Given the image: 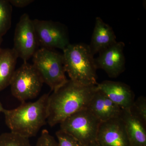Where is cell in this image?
<instances>
[{
  "instance_id": "obj_1",
  "label": "cell",
  "mask_w": 146,
  "mask_h": 146,
  "mask_svg": "<svg viewBox=\"0 0 146 146\" xmlns=\"http://www.w3.org/2000/svg\"><path fill=\"white\" fill-rule=\"evenodd\" d=\"M97 85L85 86L70 80L49 95L47 122L51 127L60 124L79 111L87 109Z\"/></svg>"
},
{
  "instance_id": "obj_2",
  "label": "cell",
  "mask_w": 146,
  "mask_h": 146,
  "mask_svg": "<svg viewBox=\"0 0 146 146\" xmlns=\"http://www.w3.org/2000/svg\"><path fill=\"white\" fill-rule=\"evenodd\" d=\"M49 95L44 94L35 102L22 103L14 109L4 108L3 113L10 132L29 139L36 136L47 123Z\"/></svg>"
},
{
  "instance_id": "obj_3",
  "label": "cell",
  "mask_w": 146,
  "mask_h": 146,
  "mask_svg": "<svg viewBox=\"0 0 146 146\" xmlns=\"http://www.w3.org/2000/svg\"><path fill=\"white\" fill-rule=\"evenodd\" d=\"M62 54L65 72L71 80L85 86L98 84L95 58L89 45L70 44Z\"/></svg>"
},
{
  "instance_id": "obj_4",
  "label": "cell",
  "mask_w": 146,
  "mask_h": 146,
  "mask_svg": "<svg viewBox=\"0 0 146 146\" xmlns=\"http://www.w3.org/2000/svg\"><path fill=\"white\" fill-rule=\"evenodd\" d=\"M33 61L43 82L52 91H55L68 82L63 54L53 49L40 48L33 56Z\"/></svg>"
},
{
  "instance_id": "obj_5",
  "label": "cell",
  "mask_w": 146,
  "mask_h": 146,
  "mask_svg": "<svg viewBox=\"0 0 146 146\" xmlns=\"http://www.w3.org/2000/svg\"><path fill=\"white\" fill-rule=\"evenodd\" d=\"M44 83L33 65L25 62L15 70L9 86L13 97L23 103L37 97Z\"/></svg>"
},
{
  "instance_id": "obj_6",
  "label": "cell",
  "mask_w": 146,
  "mask_h": 146,
  "mask_svg": "<svg viewBox=\"0 0 146 146\" xmlns=\"http://www.w3.org/2000/svg\"><path fill=\"white\" fill-rule=\"evenodd\" d=\"M100 123L87 108L65 119L60 124V129L71 134L84 146H88L96 143Z\"/></svg>"
},
{
  "instance_id": "obj_7",
  "label": "cell",
  "mask_w": 146,
  "mask_h": 146,
  "mask_svg": "<svg viewBox=\"0 0 146 146\" xmlns=\"http://www.w3.org/2000/svg\"><path fill=\"white\" fill-rule=\"evenodd\" d=\"M37 43L42 48L64 50L70 44L68 31L58 22L38 19L33 20Z\"/></svg>"
},
{
  "instance_id": "obj_8",
  "label": "cell",
  "mask_w": 146,
  "mask_h": 146,
  "mask_svg": "<svg viewBox=\"0 0 146 146\" xmlns=\"http://www.w3.org/2000/svg\"><path fill=\"white\" fill-rule=\"evenodd\" d=\"M38 46L33 20L24 13L16 25L13 49L18 57L27 62L38 50Z\"/></svg>"
},
{
  "instance_id": "obj_9",
  "label": "cell",
  "mask_w": 146,
  "mask_h": 146,
  "mask_svg": "<svg viewBox=\"0 0 146 146\" xmlns=\"http://www.w3.org/2000/svg\"><path fill=\"white\" fill-rule=\"evenodd\" d=\"M125 46L123 42H117L100 52L95 59L97 69L103 70L111 78H116L123 72L125 69Z\"/></svg>"
},
{
  "instance_id": "obj_10",
  "label": "cell",
  "mask_w": 146,
  "mask_h": 146,
  "mask_svg": "<svg viewBox=\"0 0 146 146\" xmlns=\"http://www.w3.org/2000/svg\"><path fill=\"white\" fill-rule=\"evenodd\" d=\"M96 143L99 146H130L124 124L120 117L101 122Z\"/></svg>"
},
{
  "instance_id": "obj_11",
  "label": "cell",
  "mask_w": 146,
  "mask_h": 146,
  "mask_svg": "<svg viewBox=\"0 0 146 146\" xmlns=\"http://www.w3.org/2000/svg\"><path fill=\"white\" fill-rule=\"evenodd\" d=\"M96 86L97 89L123 110H130L134 101V94L127 84L120 82L105 80L98 83Z\"/></svg>"
},
{
  "instance_id": "obj_12",
  "label": "cell",
  "mask_w": 146,
  "mask_h": 146,
  "mask_svg": "<svg viewBox=\"0 0 146 146\" xmlns=\"http://www.w3.org/2000/svg\"><path fill=\"white\" fill-rule=\"evenodd\" d=\"M88 109L101 122L119 117L122 111L119 106L97 89Z\"/></svg>"
},
{
  "instance_id": "obj_13",
  "label": "cell",
  "mask_w": 146,
  "mask_h": 146,
  "mask_svg": "<svg viewBox=\"0 0 146 146\" xmlns=\"http://www.w3.org/2000/svg\"><path fill=\"white\" fill-rule=\"evenodd\" d=\"M123 120L130 146H146V124L130 110H123Z\"/></svg>"
},
{
  "instance_id": "obj_14",
  "label": "cell",
  "mask_w": 146,
  "mask_h": 146,
  "mask_svg": "<svg viewBox=\"0 0 146 146\" xmlns=\"http://www.w3.org/2000/svg\"><path fill=\"white\" fill-rule=\"evenodd\" d=\"M116 36L113 29L99 17L96 19L95 27L91 37L89 48L93 55L115 44Z\"/></svg>"
},
{
  "instance_id": "obj_15",
  "label": "cell",
  "mask_w": 146,
  "mask_h": 146,
  "mask_svg": "<svg viewBox=\"0 0 146 146\" xmlns=\"http://www.w3.org/2000/svg\"><path fill=\"white\" fill-rule=\"evenodd\" d=\"M18 58L13 48L0 50V91L10 85Z\"/></svg>"
},
{
  "instance_id": "obj_16",
  "label": "cell",
  "mask_w": 146,
  "mask_h": 146,
  "mask_svg": "<svg viewBox=\"0 0 146 146\" xmlns=\"http://www.w3.org/2000/svg\"><path fill=\"white\" fill-rule=\"evenodd\" d=\"M12 5L8 1L0 0V36L5 35L11 27Z\"/></svg>"
},
{
  "instance_id": "obj_17",
  "label": "cell",
  "mask_w": 146,
  "mask_h": 146,
  "mask_svg": "<svg viewBox=\"0 0 146 146\" xmlns=\"http://www.w3.org/2000/svg\"><path fill=\"white\" fill-rule=\"evenodd\" d=\"M0 146H31V145L29 138L9 132L0 135Z\"/></svg>"
},
{
  "instance_id": "obj_18",
  "label": "cell",
  "mask_w": 146,
  "mask_h": 146,
  "mask_svg": "<svg viewBox=\"0 0 146 146\" xmlns=\"http://www.w3.org/2000/svg\"><path fill=\"white\" fill-rule=\"evenodd\" d=\"M56 136L57 146H84L74 137L61 129L56 132Z\"/></svg>"
},
{
  "instance_id": "obj_19",
  "label": "cell",
  "mask_w": 146,
  "mask_h": 146,
  "mask_svg": "<svg viewBox=\"0 0 146 146\" xmlns=\"http://www.w3.org/2000/svg\"><path fill=\"white\" fill-rule=\"evenodd\" d=\"M131 112L140 118L146 124V99L145 97H139L133 102L130 109Z\"/></svg>"
},
{
  "instance_id": "obj_20",
  "label": "cell",
  "mask_w": 146,
  "mask_h": 146,
  "mask_svg": "<svg viewBox=\"0 0 146 146\" xmlns=\"http://www.w3.org/2000/svg\"><path fill=\"white\" fill-rule=\"evenodd\" d=\"M35 146H57V142L47 129L42 131Z\"/></svg>"
},
{
  "instance_id": "obj_21",
  "label": "cell",
  "mask_w": 146,
  "mask_h": 146,
  "mask_svg": "<svg viewBox=\"0 0 146 146\" xmlns=\"http://www.w3.org/2000/svg\"><path fill=\"white\" fill-rule=\"evenodd\" d=\"M11 5L18 8L25 7L33 3V0H9L8 1Z\"/></svg>"
},
{
  "instance_id": "obj_22",
  "label": "cell",
  "mask_w": 146,
  "mask_h": 146,
  "mask_svg": "<svg viewBox=\"0 0 146 146\" xmlns=\"http://www.w3.org/2000/svg\"><path fill=\"white\" fill-rule=\"evenodd\" d=\"M4 109V108L3 107L2 105L1 102H0V113L3 112V110Z\"/></svg>"
},
{
  "instance_id": "obj_23",
  "label": "cell",
  "mask_w": 146,
  "mask_h": 146,
  "mask_svg": "<svg viewBox=\"0 0 146 146\" xmlns=\"http://www.w3.org/2000/svg\"><path fill=\"white\" fill-rule=\"evenodd\" d=\"M88 146H99L98 145V144H97L96 143H96H94L91 144V145H89Z\"/></svg>"
},
{
  "instance_id": "obj_24",
  "label": "cell",
  "mask_w": 146,
  "mask_h": 146,
  "mask_svg": "<svg viewBox=\"0 0 146 146\" xmlns=\"http://www.w3.org/2000/svg\"><path fill=\"white\" fill-rule=\"evenodd\" d=\"M2 42V36H0V50L1 49V44Z\"/></svg>"
}]
</instances>
